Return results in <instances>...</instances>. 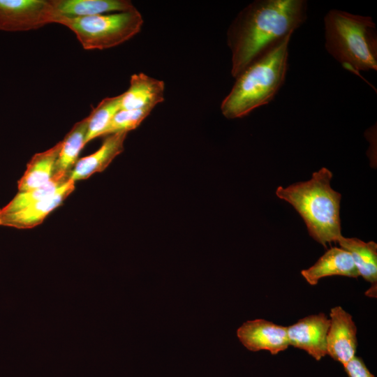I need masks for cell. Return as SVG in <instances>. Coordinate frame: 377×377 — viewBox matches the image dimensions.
I'll return each mask as SVG.
<instances>
[{
    "mask_svg": "<svg viewBox=\"0 0 377 377\" xmlns=\"http://www.w3.org/2000/svg\"><path fill=\"white\" fill-rule=\"evenodd\" d=\"M307 18L305 0H256L243 8L227 32L235 78L297 29Z\"/></svg>",
    "mask_w": 377,
    "mask_h": 377,
    "instance_id": "obj_1",
    "label": "cell"
},
{
    "mask_svg": "<svg viewBox=\"0 0 377 377\" xmlns=\"http://www.w3.org/2000/svg\"><path fill=\"white\" fill-rule=\"evenodd\" d=\"M332 172L322 168L306 182L279 186L276 196L290 203L304 220L309 235L325 248L342 237L341 195L330 185Z\"/></svg>",
    "mask_w": 377,
    "mask_h": 377,
    "instance_id": "obj_3",
    "label": "cell"
},
{
    "mask_svg": "<svg viewBox=\"0 0 377 377\" xmlns=\"http://www.w3.org/2000/svg\"><path fill=\"white\" fill-rule=\"evenodd\" d=\"M143 22L142 16L136 8L88 17L56 15L54 21L71 29L87 50L116 47L138 34Z\"/></svg>",
    "mask_w": 377,
    "mask_h": 377,
    "instance_id": "obj_5",
    "label": "cell"
},
{
    "mask_svg": "<svg viewBox=\"0 0 377 377\" xmlns=\"http://www.w3.org/2000/svg\"><path fill=\"white\" fill-rule=\"evenodd\" d=\"M75 190V182H68L54 195L28 205L18 211L0 213V226L18 229L33 228L41 224L45 219Z\"/></svg>",
    "mask_w": 377,
    "mask_h": 377,
    "instance_id": "obj_10",
    "label": "cell"
},
{
    "mask_svg": "<svg viewBox=\"0 0 377 377\" xmlns=\"http://www.w3.org/2000/svg\"><path fill=\"white\" fill-rule=\"evenodd\" d=\"M301 274L311 286L316 285L320 279L326 276H360L350 253L336 246L328 249L311 267L302 270Z\"/></svg>",
    "mask_w": 377,
    "mask_h": 377,
    "instance_id": "obj_13",
    "label": "cell"
},
{
    "mask_svg": "<svg viewBox=\"0 0 377 377\" xmlns=\"http://www.w3.org/2000/svg\"><path fill=\"white\" fill-rule=\"evenodd\" d=\"M56 15L80 17L124 12L135 8L127 0H50Z\"/></svg>",
    "mask_w": 377,
    "mask_h": 377,
    "instance_id": "obj_14",
    "label": "cell"
},
{
    "mask_svg": "<svg viewBox=\"0 0 377 377\" xmlns=\"http://www.w3.org/2000/svg\"><path fill=\"white\" fill-rule=\"evenodd\" d=\"M330 324V318L323 313L301 318L287 327L289 345L320 360L327 355L326 338Z\"/></svg>",
    "mask_w": 377,
    "mask_h": 377,
    "instance_id": "obj_8",
    "label": "cell"
},
{
    "mask_svg": "<svg viewBox=\"0 0 377 377\" xmlns=\"http://www.w3.org/2000/svg\"><path fill=\"white\" fill-rule=\"evenodd\" d=\"M121 94L103 99L87 117L85 145L96 138L103 136L112 119L121 109Z\"/></svg>",
    "mask_w": 377,
    "mask_h": 377,
    "instance_id": "obj_19",
    "label": "cell"
},
{
    "mask_svg": "<svg viewBox=\"0 0 377 377\" xmlns=\"http://www.w3.org/2000/svg\"><path fill=\"white\" fill-rule=\"evenodd\" d=\"M151 112L149 109H120L114 114L103 136L135 129Z\"/></svg>",
    "mask_w": 377,
    "mask_h": 377,
    "instance_id": "obj_20",
    "label": "cell"
},
{
    "mask_svg": "<svg viewBox=\"0 0 377 377\" xmlns=\"http://www.w3.org/2000/svg\"><path fill=\"white\" fill-rule=\"evenodd\" d=\"M325 47L344 68L361 77L377 70L376 24L369 16L332 9L324 17Z\"/></svg>",
    "mask_w": 377,
    "mask_h": 377,
    "instance_id": "obj_4",
    "label": "cell"
},
{
    "mask_svg": "<svg viewBox=\"0 0 377 377\" xmlns=\"http://www.w3.org/2000/svg\"><path fill=\"white\" fill-rule=\"evenodd\" d=\"M291 36L282 40L235 77L221 104L225 117L242 118L274 99L286 80Z\"/></svg>",
    "mask_w": 377,
    "mask_h": 377,
    "instance_id": "obj_2",
    "label": "cell"
},
{
    "mask_svg": "<svg viewBox=\"0 0 377 377\" xmlns=\"http://www.w3.org/2000/svg\"><path fill=\"white\" fill-rule=\"evenodd\" d=\"M50 0H0V30L8 32L37 29L54 23Z\"/></svg>",
    "mask_w": 377,
    "mask_h": 377,
    "instance_id": "obj_6",
    "label": "cell"
},
{
    "mask_svg": "<svg viewBox=\"0 0 377 377\" xmlns=\"http://www.w3.org/2000/svg\"><path fill=\"white\" fill-rule=\"evenodd\" d=\"M341 248L348 251L354 261L359 276L371 286L377 284V244L373 241L365 242L357 238L342 236L337 242Z\"/></svg>",
    "mask_w": 377,
    "mask_h": 377,
    "instance_id": "obj_16",
    "label": "cell"
},
{
    "mask_svg": "<svg viewBox=\"0 0 377 377\" xmlns=\"http://www.w3.org/2000/svg\"><path fill=\"white\" fill-rule=\"evenodd\" d=\"M70 179V173H54L46 184L29 191L18 192L6 205L0 209V213H12L49 198L62 188Z\"/></svg>",
    "mask_w": 377,
    "mask_h": 377,
    "instance_id": "obj_18",
    "label": "cell"
},
{
    "mask_svg": "<svg viewBox=\"0 0 377 377\" xmlns=\"http://www.w3.org/2000/svg\"><path fill=\"white\" fill-rule=\"evenodd\" d=\"M163 81L143 73L131 76L128 89L121 94V109L152 110L164 101Z\"/></svg>",
    "mask_w": 377,
    "mask_h": 377,
    "instance_id": "obj_12",
    "label": "cell"
},
{
    "mask_svg": "<svg viewBox=\"0 0 377 377\" xmlns=\"http://www.w3.org/2000/svg\"><path fill=\"white\" fill-rule=\"evenodd\" d=\"M330 316V324L326 338L327 355L344 366L355 356L357 327L352 316L341 306L332 308Z\"/></svg>",
    "mask_w": 377,
    "mask_h": 377,
    "instance_id": "obj_7",
    "label": "cell"
},
{
    "mask_svg": "<svg viewBox=\"0 0 377 377\" xmlns=\"http://www.w3.org/2000/svg\"><path fill=\"white\" fill-rule=\"evenodd\" d=\"M128 133L120 132L105 136L101 146L91 154L78 159L70 173L75 182L88 179L96 172L105 170L124 149Z\"/></svg>",
    "mask_w": 377,
    "mask_h": 377,
    "instance_id": "obj_11",
    "label": "cell"
},
{
    "mask_svg": "<svg viewBox=\"0 0 377 377\" xmlns=\"http://www.w3.org/2000/svg\"><path fill=\"white\" fill-rule=\"evenodd\" d=\"M61 147V141L50 149L35 154L18 181V192L29 191L48 182L54 175L55 165Z\"/></svg>",
    "mask_w": 377,
    "mask_h": 377,
    "instance_id": "obj_15",
    "label": "cell"
},
{
    "mask_svg": "<svg viewBox=\"0 0 377 377\" xmlns=\"http://www.w3.org/2000/svg\"><path fill=\"white\" fill-rule=\"evenodd\" d=\"M343 367L348 377H374L359 357L355 356Z\"/></svg>",
    "mask_w": 377,
    "mask_h": 377,
    "instance_id": "obj_21",
    "label": "cell"
},
{
    "mask_svg": "<svg viewBox=\"0 0 377 377\" xmlns=\"http://www.w3.org/2000/svg\"><path fill=\"white\" fill-rule=\"evenodd\" d=\"M237 336L244 346L253 352L265 350L276 355L290 346L287 327L264 319L245 322L238 328Z\"/></svg>",
    "mask_w": 377,
    "mask_h": 377,
    "instance_id": "obj_9",
    "label": "cell"
},
{
    "mask_svg": "<svg viewBox=\"0 0 377 377\" xmlns=\"http://www.w3.org/2000/svg\"><path fill=\"white\" fill-rule=\"evenodd\" d=\"M87 117L74 124L61 141V147L55 165L54 173H71L85 145L87 132Z\"/></svg>",
    "mask_w": 377,
    "mask_h": 377,
    "instance_id": "obj_17",
    "label": "cell"
}]
</instances>
